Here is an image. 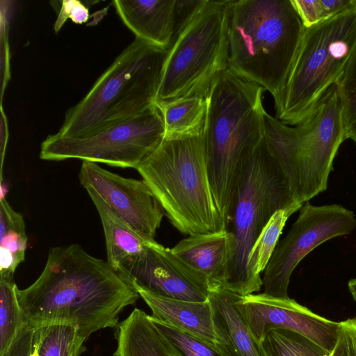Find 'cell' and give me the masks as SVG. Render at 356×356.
<instances>
[{
  "instance_id": "13",
  "label": "cell",
  "mask_w": 356,
  "mask_h": 356,
  "mask_svg": "<svg viewBox=\"0 0 356 356\" xmlns=\"http://www.w3.org/2000/svg\"><path fill=\"white\" fill-rule=\"evenodd\" d=\"M81 185L97 194L132 229L154 240L164 211L147 184L110 172L96 163L82 161Z\"/></svg>"
},
{
  "instance_id": "2",
  "label": "cell",
  "mask_w": 356,
  "mask_h": 356,
  "mask_svg": "<svg viewBox=\"0 0 356 356\" xmlns=\"http://www.w3.org/2000/svg\"><path fill=\"white\" fill-rule=\"evenodd\" d=\"M264 88L228 69L212 86L203 132L209 182L226 226L244 162L264 136Z\"/></svg>"
},
{
  "instance_id": "27",
  "label": "cell",
  "mask_w": 356,
  "mask_h": 356,
  "mask_svg": "<svg viewBox=\"0 0 356 356\" xmlns=\"http://www.w3.org/2000/svg\"><path fill=\"white\" fill-rule=\"evenodd\" d=\"M150 318L175 356H225L216 345L156 320L151 316Z\"/></svg>"
},
{
  "instance_id": "1",
  "label": "cell",
  "mask_w": 356,
  "mask_h": 356,
  "mask_svg": "<svg viewBox=\"0 0 356 356\" xmlns=\"http://www.w3.org/2000/svg\"><path fill=\"white\" fill-rule=\"evenodd\" d=\"M16 293L24 323L35 328L71 324L86 339L117 327L121 312L140 297L107 261L76 243L51 248L37 280Z\"/></svg>"
},
{
  "instance_id": "14",
  "label": "cell",
  "mask_w": 356,
  "mask_h": 356,
  "mask_svg": "<svg viewBox=\"0 0 356 356\" xmlns=\"http://www.w3.org/2000/svg\"><path fill=\"white\" fill-rule=\"evenodd\" d=\"M236 305L260 342L268 330L284 328L306 336L329 353L336 344L339 322L314 313L294 299L252 293L239 296Z\"/></svg>"
},
{
  "instance_id": "22",
  "label": "cell",
  "mask_w": 356,
  "mask_h": 356,
  "mask_svg": "<svg viewBox=\"0 0 356 356\" xmlns=\"http://www.w3.org/2000/svg\"><path fill=\"white\" fill-rule=\"evenodd\" d=\"M27 241L23 216L1 197L0 277H13L17 266L24 260Z\"/></svg>"
},
{
  "instance_id": "18",
  "label": "cell",
  "mask_w": 356,
  "mask_h": 356,
  "mask_svg": "<svg viewBox=\"0 0 356 356\" xmlns=\"http://www.w3.org/2000/svg\"><path fill=\"white\" fill-rule=\"evenodd\" d=\"M227 230L200 234L181 240L172 252L208 280L209 291L225 288L231 252Z\"/></svg>"
},
{
  "instance_id": "9",
  "label": "cell",
  "mask_w": 356,
  "mask_h": 356,
  "mask_svg": "<svg viewBox=\"0 0 356 356\" xmlns=\"http://www.w3.org/2000/svg\"><path fill=\"white\" fill-rule=\"evenodd\" d=\"M230 0H205L168 50L156 103L193 96L208 97L228 69Z\"/></svg>"
},
{
  "instance_id": "35",
  "label": "cell",
  "mask_w": 356,
  "mask_h": 356,
  "mask_svg": "<svg viewBox=\"0 0 356 356\" xmlns=\"http://www.w3.org/2000/svg\"><path fill=\"white\" fill-rule=\"evenodd\" d=\"M0 159H1V181L3 180V165L4 156L8 140V127L6 113L3 111V104H1V122H0Z\"/></svg>"
},
{
  "instance_id": "24",
  "label": "cell",
  "mask_w": 356,
  "mask_h": 356,
  "mask_svg": "<svg viewBox=\"0 0 356 356\" xmlns=\"http://www.w3.org/2000/svg\"><path fill=\"white\" fill-rule=\"evenodd\" d=\"M76 327L56 323L35 329L38 356H80L86 350L84 341Z\"/></svg>"
},
{
  "instance_id": "19",
  "label": "cell",
  "mask_w": 356,
  "mask_h": 356,
  "mask_svg": "<svg viewBox=\"0 0 356 356\" xmlns=\"http://www.w3.org/2000/svg\"><path fill=\"white\" fill-rule=\"evenodd\" d=\"M99 216L106 242L107 262L115 270L125 260L140 254L152 241L132 229L94 191H86Z\"/></svg>"
},
{
  "instance_id": "6",
  "label": "cell",
  "mask_w": 356,
  "mask_h": 356,
  "mask_svg": "<svg viewBox=\"0 0 356 356\" xmlns=\"http://www.w3.org/2000/svg\"><path fill=\"white\" fill-rule=\"evenodd\" d=\"M264 138L293 199L305 204L327 188L334 159L345 140L337 84L302 121L290 126L264 113Z\"/></svg>"
},
{
  "instance_id": "36",
  "label": "cell",
  "mask_w": 356,
  "mask_h": 356,
  "mask_svg": "<svg viewBox=\"0 0 356 356\" xmlns=\"http://www.w3.org/2000/svg\"><path fill=\"white\" fill-rule=\"evenodd\" d=\"M348 286L353 298L356 301V278L350 280L348 283Z\"/></svg>"
},
{
  "instance_id": "12",
  "label": "cell",
  "mask_w": 356,
  "mask_h": 356,
  "mask_svg": "<svg viewBox=\"0 0 356 356\" xmlns=\"http://www.w3.org/2000/svg\"><path fill=\"white\" fill-rule=\"evenodd\" d=\"M131 283L156 294L179 300H209L207 277L155 240L139 254L131 257L117 270Z\"/></svg>"
},
{
  "instance_id": "26",
  "label": "cell",
  "mask_w": 356,
  "mask_h": 356,
  "mask_svg": "<svg viewBox=\"0 0 356 356\" xmlns=\"http://www.w3.org/2000/svg\"><path fill=\"white\" fill-rule=\"evenodd\" d=\"M13 277H0V355L3 354L24 325Z\"/></svg>"
},
{
  "instance_id": "20",
  "label": "cell",
  "mask_w": 356,
  "mask_h": 356,
  "mask_svg": "<svg viewBox=\"0 0 356 356\" xmlns=\"http://www.w3.org/2000/svg\"><path fill=\"white\" fill-rule=\"evenodd\" d=\"M113 356H175L154 325L150 316L136 308L117 325Z\"/></svg>"
},
{
  "instance_id": "5",
  "label": "cell",
  "mask_w": 356,
  "mask_h": 356,
  "mask_svg": "<svg viewBox=\"0 0 356 356\" xmlns=\"http://www.w3.org/2000/svg\"><path fill=\"white\" fill-rule=\"evenodd\" d=\"M168 50L136 38L83 98L67 111L57 133L92 134L155 106Z\"/></svg>"
},
{
  "instance_id": "7",
  "label": "cell",
  "mask_w": 356,
  "mask_h": 356,
  "mask_svg": "<svg viewBox=\"0 0 356 356\" xmlns=\"http://www.w3.org/2000/svg\"><path fill=\"white\" fill-rule=\"evenodd\" d=\"M356 49V6L305 28L280 95L275 118L295 126L309 115L342 76Z\"/></svg>"
},
{
  "instance_id": "29",
  "label": "cell",
  "mask_w": 356,
  "mask_h": 356,
  "mask_svg": "<svg viewBox=\"0 0 356 356\" xmlns=\"http://www.w3.org/2000/svg\"><path fill=\"white\" fill-rule=\"evenodd\" d=\"M328 356H356V317L339 322L337 340Z\"/></svg>"
},
{
  "instance_id": "28",
  "label": "cell",
  "mask_w": 356,
  "mask_h": 356,
  "mask_svg": "<svg viewBox=\"0 0 356 356\" xmlns=\"http://www.w3.org/2000/svg\"><path fill=\"white\" fill-rule=\"evenodd\" d=\"M337 86L345 140H352L356 146V49Z\"/></svg>"
},
{
  "instance_id": "30",
  "label": "cell",
  "mask_w": 356,
  "mask_h": 356,
  "mask_svg": "<svg viewBox=\"0 0 356 356\" xmlns=\"http://www.w3.org/2000/svg\"><path fill=\"white\" fill-rule=\"evenodd\" d=\"M89 9L83 2L77 0H63L60 6L58 17L54 23V29L57 33L67 19L74 23L81 24L88 21Z\"/></svg>"
},
{
  "instance_id": "10",
  "label": "cell",
  "mask_w": 356,
  "mask_h": 356,
  "mask_svg": "<svg viewBox=\"0 0 356 356\" xmlns=\"http://www.w3.org/2000/svg\"><path fill=\"white\" fill-rule=\"evenodd\" d=\"M163 136V118L156 104L138 115L92 134L49 135L41 143L40 158L54 161L80 159L136 170Z\"/></svg>"
},
{
  "instance_id": "34",
  "label": "cell",
  "mask_w": 356,
  "mask_h": 356,
  "mask_svg": "<svg viewBox=\"0 0 356 356\" xmlns=\"http://www.w3.org/2000/svg\"><path fill=\"white\" fill-rule=\"evenodd\" d=\"M325 19L356 6V0H321Z\"/></svg>"
},
{
  "instance_id": "4",
  "label": "cell",
  "mask_w": 356,
  "mask_h": 356,
  "mask_svg": "<svg viewBox=\"0 0 356 356\" xmlns=\"http://www.w3.org/2000/svg\"><path fill=\"white\" fill-rule=\"evenodd\" d=\"M136 170L171 224L193 236L227 230L209 179L203 134L163 138Z\"/></svg>"
},
{
  "instance_id": "21",
  "label": "cell",
  "mask_w": 356,
  "mask_h": 356,
  "mask_svg": "<svg viewBox=\"0 0 356 356\" xmlns=\"http://www.w3.org/2000/svg\"><path fill=\"white\" fill-rule=\"evenodd\" d=\"M156 104L163 118V138H178L203 134L208 110L207 98L193 96Z\"/></svg>"
},
{
  "instance_id": "3",
  "label": "cell",
  "mask_w": 356,
  "mask_h": 356,
  "mask_svg": "<svg viewBox=\"0 0 356 356\" xmlns=\"http://www.w3.org/2000/svg\"><path fill=\"white\" fill-rule=\"evenodd\" d=\"M304 31L291 0H230L228 70L275 99L285 86Z\"/></svg>"
},
{
  "instance_id": "8",
  "label": "cell",
  "mask_w": 356,
  "mask_h": 356,
  "mask_svg": "<svg viewBox=\"0 0 356 356\" xmlns=\"http://www.w3.org/2000/svg\"><path fill=\"white\" fill-rule=\"evenodd\" d=\"M294 203L264 136L247 156L234 190L227 225L232 241L225 289L241 296L254 293L247 269L250 252L272 216Z\"/></svg>"
},
{
  "instance_id": "31",
  "label": "cell",
  "mask_w": 356,
  "mask_h": 356,
  "mask_svg": "<svg viewBox=\"0 0 356 356\" xmlns=\"http://www.w3.org/2000/svg\"><path fill=\"white\" fill-rule=\"evenodd\" d=\"M7 7L1 5V104L3 93L10 78V47L8 43V21Z\"/></svg>"
},
{
  "instance_id": "25",
  "label": "cell",
  "mask_w": 356,
  "mask_h": 356,
  "mask_svg": "<svg viewBox=\"0 0 356 356\" xmlns=\"http://www.w3.org/2000/svg\"><path fill=\"white\" fill-rule=\"evenodd\" d=\"M261 343L266 356H328L330 354L306 336L284 328L268 330Z\"/></svg>"
},
{
  "instance_id": "16",
  "label": "cell",
  "mask_w": 356,
  "mask_h": 356,
  "mask_svg": "<svg viewBox=\"0 0 356 356\" xmlns=\"http://www.w3.org/2000/svg\"><path fill=\"white\" fill-rule=\"evenodd\" d=\"M175 3L176 0H115L113 5L136 38L169 49L174 35Z\"/></svg>"
},
{
  "instance_id": "33",
  "label": "cell",
  "mask_w": 356,
  "mask_h": 356,
  "mask_svg": "<svg viewBox=\"0 0 356 356\" xmlns=\"http://www.w3.org/2000/svg\"><path fill=\"white\" fill-rule=\"evenodd\" d=\"M305 28L325 19L321 0H291Z\"/></svg>"
},
{
  "instance_id": "32",
  "label": "cell",
  "mask_w": 356,
  "mask_h": 356,
  "mask_svg": "<svg viewBox=\"0 0 356 356\" xmlns=\"http://www.w3.org/2000/svg\"><path fill=\"white\" fill-rule=\"evenodd\" d=\"M35 329L24 323L15 338L0 356H31L35 350Z\"/></svg>"
},
{
  "instance_id": "23",
  "label": "cell",
  "mask_w": 356,
  "mask_h": 356,
  "mask_svg": "<svg viewBox=\"0 0 356 356\" xmlns=\"http://www.w3.org/2000/svg\"><path fill=\"white\" fill-rule=\"evenodd\" d=\"M302 205L294 203L277 211L256 239L247 262L248 277L254 293L259 291L263 286L261 273L265 270L268 265L286 222L294 212L300 209Z\"/></svg>"
},
{
  "instance_id": "15",
  "label": "cell",
  "mask_w": 356,
  "mask_h": 356,
  "mask_svg": "<svg viewBox=\"0 0 356 356\" xmlns=\"http://www.w3.org/2000/svg\"><path fill=\"white\" fill-rule=\"evenodd\" d=\"M238 296L223 287L209 291L216 346L225 356H266L237 307Z\"/></svg>"
},
{
  "instance_id": "17",
  "label": "cell",
  "mask_w": 356,
  "mask_h": 356,
  "mask_svg": "<svg viewBox=\"0 0 356 356\" xmlns=\"http://www.w3.org/2000/svg\"><path fill=\"white\" fill-rule=\"evenodd\" d=\"M152 311L151 316L216 345L213 311L209 300H184L156 294L131 283Z\"/></svg>"
},
{
  "instance_id": "11",
  "label": "cell",
  "mask_w": 356,
  "mask_h": 356,
  "mask_svg": "<svg viewBox=\"0 0 356 356\" xmlns=\"http://www.w3.org/2000/svg\"><path fill=\"white\" fill-rule=\"evenodd\" d=\"M355 228V214L340 204H303L297 220L277 244L264 270V293L279 298H289L291 276L302 259L319 245L350 234Z\"/></svg>"
}]
</instances>
